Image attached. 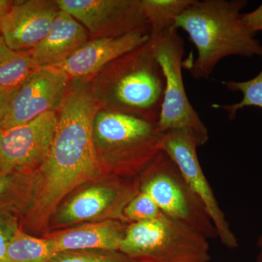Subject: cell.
<instances>
[{"label": "cell", "mask_w": 262, "mask_h": 262, "mask_svg": "<svg viewBox=\"0 0 262 262\" xmlns=\"http://www.w3.org/2000/svg\"><path fill=\"white\" fill-rule=\"evenodd\" d=\"M88 31L72 15L60 9L46 37L32 50L39 67H56L89 40Z\"/></svg>", "instance_id": "cell-15"}, {"label": "cell", "mask_w": 262, "mask_h": 262, "mask_svg": "<svg viewBox=\"0 0 262 262\" xmlns=\"http://www.w3.org/2000/svg\"><path fill=\"white\" fill-rule=\"evenodd\" d=\"M100 110L91 80L70 82L57 110V125L49 152L29 182L23 209L27 225L42 228L67 194L101 173L93 125Z\"/></svg>", "instance_id": "cell-1"}, {"label": "cell", "mask_w": 262, "mask_h": 262, "mask_svg": "<svg viewBox=\"0 0 262 262\" xmlns=\"http://www.w3.org/2000/svg\"><path fill=\"white\" fill-rule=\"evenodd\" d=\"M91 83L100 110L134 115L158 123L165 77L149 39L108 63Z\"/></svg>", "instance_id": "cell-3"}, {"label": "cell", "mask_w": 262, "mask_h": 262, "mask_svg": "<svg viewBox=\"0 0 262 262\" xmlns=\"http://www.w3.org/2000/svg\"><path fill=\"white\" fill-rule=\"evenodd\" d=\"M149 34L134 32L119 37L93 38L61 64L71 80H92L108 63L145 44Z\"/></svg>", "instance_id": "cell-13"}, {"label": "cell", "mask_w": 262, "mask_h": 262, "mask_svg": "<svg viewBox=\"0 0 262 262\" xmlns=\"http://www.w3.org/2000/svg\"><path fill=\"white\" fill-rule=\"evenodd\" d=\"M39 68L32 51H15L0 41V89L15 91Z\"/></svg>", "instance_id": "cell-17"}, {"label": "cell", "mask_w": 262, "mask_h": 262, "mask_svg": "<svg viewBox=\"0 0 262 262\" xmlns=\"http://www.w3.org/2000/svg\"><path fill=\"white\" fill-rule=\"evenodd\" d=\"M242 20L251 32H262V4L250 13H243Z\"/></svg>", "instance_id": "cell-25"}, {"label": "cell", "mask_w": 262, "mask_h": 262, "mask_svg": "<svg viewBox=\"0 0 262 262\" xmlns=\"http://www.w3.org/2000/svg\"><path fill=\"white\" fill-rule=\"evenodd\" d=\"M58 253L51 237L38 238L19 228L8 248L10 262H48Z\"/></svg>", "instance_id": "cell-18"}, {"label": "cell", "mask_w": 262, "mask_h": 262, "mask_svg": "<svg viewBox=\"0 0 262 262\" xmlns=\"http://www.w3.org/2000/svg\"><path fill=\"white\" fill-rule=\"evenodd\" d=\"M157 61L165 77V91L158 120L160 132L187 129L198 138L201 146L209 139L206 125L187 97L182 68L184 42L177 29L171 28L158 35H149Z\"/></svg>", "instance_id": "cell-6"}, {"label": "cell", "mask_w": 262, "mask_h": 262, "mask_svg": "<svg viewBox=\"0 0 262 262\" xmlns=\"http://www.w3.org/2000/svg\"><path fill=\"white\" fill-rule=\"evenodd\" d=\"M70 82L60 67H39L13 93L0 130L27 123L48 112H56Z\"/></svg>", "instance_id": "cell-11"}, {"label": "cell", "mask_w": 262, "mask_h": 262, "mask_svg": "<svg viewBox=\"0 0 262 262\" xmlns=\"http://www.w3.org/2000/svg\"><path fill=\"white\" fill-rule=\"evenodd\" d=\"M194 0H140L144 18L150 27L149 35L154 36L173 28L177 18Z\"/></svg>", "instance_id": "cell-19"}, {"label": "cell", "mask_w": 262, "mask_h": 262, "mask_svg": "<svg viewBox=\"0 0 262 262\" xmlns=\"http://www.w3.org/2000/svg\"><path fill=\"white\" fill-rule=\"evenodd\" d=\"M29 180L30 173H0V212L23 209Z\"/></svg>", "instance_id": "cell-20"}, {"label": "cell", "mask_w": 262, "mask_h": 262, "mask_svg": "<svg viewBox=\"0 0 262 262\" xmlns=\"http://www.w3.org/2000/svg\"><path fill=\"white\" fill-rule=\"evenodd\" d=\"M162 212L158 205L145 192L139 191L123 210V217L125 220L134 222H144L158 218Z\"/></svg>", "instance_id": "cell-22"}, {"label": "cell", "mask_w": 262, "mask_h": 262, "mask_svg": "<svg viewBox=\"0 0 262 262\" xmlns=\"http://www.w3.org/2000/svg\"><path fill=\"white\" fill-rule=\"evenodd\" d=\"M139 191L140 187L119 184L84 189L62 208L57 216V224L78 223L107 212L123 216L124 208Z\"/></svg>", "instance_id": "cell-14"}, {"label": "cell", "mask_w": 262, "mask_h": 262, "mask_svg": "<svg viewBox=\"0 0 262 262\" xmlns=\"http://www.w3.org/2000/svg\"><path fill=\"white\" fill-rule=\"evenodd\" d=\"M199 146L201 145L196 136L187 129H177L163 134V151L173 160L188 185L206 208L216 229L218 238L226 247L237 248V237L201 168L196 153Z\"/></svg>", "instance_id": "cell-8"}, {"label": "cell", "mask_w": 262, "mask_h": 262, "mask_svg": "<svg viewBox=\"0 0 262 262\" xmlns=\"http://www.w3.org/2000/svg\"><path fill=\"white\" fill-rule=\"evenodd\" d=\"M48 262H135L114 251H69L57 253Z\"/></svg>", "instance_id": "cell-23"}, {"label": "cell", "mask_w": 262, "mask_h": 262, "mask_svg": "<svg viewBox=\"0 0 262 262\" xmlns=\"http://www.w3.org/2000/svg\"><path fill=\"white\" fill-rule=\"evenodd\" d=\"M120 253L135 262H209L208 239L161 213L127 226Z\"/></svg>", "instance_id": "cell-5"}, {"label": "cell", "mask_w": 262, "mask_h": 262, "mask_svg": "<svg viewBox=\"0 0 262 262\" xmlns=\"http://www.w3.org/2000/svg\"><path fill=\"white\" fill-rule=\"evenodd\" d=\"M257 245L258 248H259V253H258L257 261L256 262H262V233L258 237Z\"/></svg>", "instance_id": "cell-28"}, {"label": "cell", "mask_w": 262, "mask_h": 262, "mask_svg": "<svg viewBox=\"0 0 262 262\" xmlns=\"http://www.w3.org/2000/svg\"><path fill=\"white\" fill-rule=\"evenodd\" d=\"M143 178L140 190L152 198L164 215L208 239L218 237L206 208L167 153L161 151L155 157Z\"/></svg>", "instance_id": "cell-7"}, {"label": "cell", "mask_w": 262, "mask_h": 262, "mask_svg": "<svg viewBox=\"0 0 262 262\" xmlns=\"http://www.w3.org/2000/svg\"><path fill=\"white\" fill-rule=\"evenodd\" d=\"M93 134L101 165L119 171L146 168L163 151V133L157 123L127 114L99 110Z\"/></svg>", "instance_id": "cell-4"}, {"label": "cell", "mask_w": 262, "mask_h": 262, "mask_svg": "<svg viewBox=\"0 0 262 262\" xmlns=\"http://www.w3.org/2000/svg\"><path fill=\"white\" fill-rule=\"evenodd\" d=\"M59 10L56 0L14 1L0 21L3 42L15 51H32L48 35Z\"/></svg>", "instance_id": "cell-12"}, {"label": "cell", "mask_w": 262, "mask_h": 262, "mask_svg": "<svg viewBox=\"0 0 262 262\" xmlns=\"http://www.w3.org/2000/svg\"><path fill=\"white\" fill-rule=\"evenodd\" d=\"M89 32L90 37H119L134 32L150 34L140 0H56Z\"/></svg>", "instance_id": "cell-9"}, {"label": "cell", "mask_w": 262, "mask_h": 262, "mask_svg": "<svg viewBox=\"0 0 262 262\" xmlns=\"http://www.w3.org/2000/svg\"><path fill=\"white\" fill-rule=\"evenodd\" d=\"M57 113L0 130V173H30L47 158L57 125Z\"/></svg>", "instance_id": "cell-10"}, {"label": "cell", "mask_w": 262, "mask_h": 262, "mask_svg": "<svg viewBox=\"0 0 262 262\" xmlns=\"http://www.w3.org/2000/svg\"><path fill=\"white\" fill-rule=\"evenodd\" d=\"M246 0H194L177 18L173 28L182 29L195 46L198 56L184 67L196 80L208 78L221 60L238 56H262V46L245 26Z\"/></svg>", "instance_id": "cell-2"}, {"label": "cell", "mask_w": 262, "mask_h": 262, "mask_svg": "<svg viewBox=\"0 0 262 262\" xmlns=\"http://www.w3.org/2000/svg\"><path fill=\"white\" fill-rule=\"evenodd\" d=\"M15 91H7L0 89V126L4 119L8 105Z\"/></svg>", "instance_id": "cell-26"}, {"label": "cell", "mask_w": 262, "mask_h": 262, "mask_svg": "<svg viewBox=\"0 0 262 262\" xmlns=\"http://www.w3.org/2000/svg\"><path fill=\"white\" fill-rule=\"evenodd\" d=\"M125 227L115 220H108L51 235L57 252L92 251L117 252L125 235Z\"/></svg>", "instance_id": "cell-16"}, {"label": "cell", "mask_w": 262, "mask_h": 262, "mask_svg": "<svg viewBox=\"0 0 262 262\" xmlns=\"http://www.w3.org/2000/svg\"><path fill=\"white\" fill-rule=\"evenodd\" d=\"M2 40H3V38H2L1 33H0V41H2Z\"/></svg>", "instance_id": "cell-29"}, {"label": "cell", "mask_w": 262, "mask_h": 262, "mask_svg": "<svg viewBox=\"0 0 262 262\" xmlns=\"http://www.w3.org/2000/svg\"><path fill=\"white\" fill-rule=\"evenodd\" d=\"M224 85L234 92H241L243 98L239 102L230 105H213L225 111L230 120H234L237 112L244 108L255 106L262 110V68L256 77L244 82L224 81Z\"/></svg>", "instance_id": "cell-21"}, {"label": "cell", "mask_w": 262, "mask_h": 262, "mask_svg": "<svg viewBox=\"0 0 262 262\" xmlns=\"http://www.w3.org/2000/svg\"><path fill=\"white\" fill-rule=\"evenodd\" d=\"M14 1H8V0H0V21L4 18L5 15L8 13Z\"/></svg>", "instance_id": "cell-27"}, {"label": "cell", "mask_w": 262, "mask_h": 262, "mask_svg": "<svg viewBox=\"0 0 262 262\" xmlns=\"http://www.w3.org/2000/svg\"><path fill=\"white\" fill-rule=\"evenodd\" d=\"M19 228L18 216L14 212H0V262H10L8 256V246Z\"/></svg>", "instance_id": "cell-24"}]
</instances>
